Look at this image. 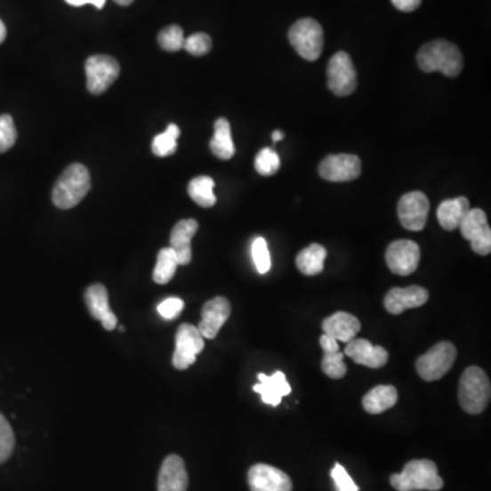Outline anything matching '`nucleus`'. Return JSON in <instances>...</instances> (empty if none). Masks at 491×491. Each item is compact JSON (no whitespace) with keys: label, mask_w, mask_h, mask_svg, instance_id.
<instances>
[{"label":"nucleus","mask_w":491,"mask_h":491,"mask_svg":"<svg viewBox=\"0 0 491 491\" xmlns=\"http://www.w3.org/2000/svg\"><path fill=\"white\" fill-rule=\"evenodd\" d=\"M201 316V322L197 327L201 332L202 337L209 340L216 339L222 325L231 316V303L224 296H217L204 304Z\"/></svg>","instance_id":"obj_14"},{"label":"nucleus","mask_w":491,"mask_h":491,"mask_svg":"<svg viewBox=\"0 0 491 491\" xmlns=\"http://www.w3.org/2000/svg\"><path fill=\"white\" fill-rule=\"evenodd\" d=\"M14 445V431L7 419L0 414V464H4L12 456Z\"/></svg>","instance_id":"obj_34"},{"label":"nucleus","mask_w":491,"mask_h":491,"mask_svg":"<svg viewBox=\"0 0 491 491\" xmlns=\"http://www.w3.org/2000/svg\"><path fill=\"white\" fill-rule=\"evenodd\" d=\"M331 477L336 485L337 491H359L352 478L348 475L347 470L342 464L336 463L332 468Z\"/></svg>","instance_id":"obj_37"},{"label":"nucleus","mask_w":491,"mask_h":491,"mask_svg":"<svg viewBox=\"0 0 491 491\" xmlns=\"http://www.w3.org/2000/svg\"><path fill=\"white\" fill-rule=\"evenodd\" d=\"M283 138H284V133L281 132V130H276V132H273V134H272L273 142H278V141L283 140Z\"/></svg>","instance_id":"obj_42"},{"label":"nucleus","mask_w":491,"mask_h":491,"mask_svg":"<svg viewBox=\"0 0 491 491\" xmlns=\"http://www.w3.org/2000/svg\"><path fill=\"white\" fill-rule=\"evenodd\" d=\"M457 350L452 342H441L430 348L416 360V372L427 382L441 380L450 372L456 360Z\"/></svg>","instance_id":"obj_6"},{"label":"nucleus","mask_w":491,"mask_h":491,"mask_svg":"<svg viewBox=\"0 0 491 491\" xmlns=\"http://www.w3.org/2000/svg\"><path fill=\"white\" fill-rule=\"evenodd\" d=\"M17 130L10 115H0V153L7 152L14 147Z\"/></svg>","instance_id":"obj_35"},{"label":"nucleus","mask_w":491,"mask_h":491,"mask_svg":"<svg viewBox=\"0 0 491 491\" xmlns=\"http://www.w3.org/2000/svg\"><path fill=\"white\" fill-rule=\"evenodd\" d=\"M385 260L389 270L395 275H413L421 262V247L413 240H395L386 249Z\"/></svg>","instance_id":"obj_11"},{"label":"nucleus","mask_w":491,"mask_h":491,"mask_svg":"<svg viewBox=\"0 0 491 491\" xmlns=\"http://www.w3.org/2000/svg\"><path fill=\"white\" fill-rule=\"evenodd\" d=\"M7 30L4 27V20H0V44L6 40Z\"/></svg>","instance_id":"obj_41"},{"label":"nucleus","mask_w":491,"mask_h":491,"mask_svg":"<svg viewBox=\"0 0 491 491\" xmlns=\"http://www.w3.org/2000/svg\"><path fill=\"white\" fill-rule=\"evenodd\" d=\"M491 385L487 374L478 366H471L463 373L459 383V403L463 411L478 415L487 408Z\"/></svg>","instance_id":"obj_3"},{"label":"nucleus","mask_w":491,"mask_h":491,"mask_svg":"<svg viewBox=\"0 0 491 491\" xmlns=\"http://www.w3.org/2000/svg\"><path fill=\"white\" fill-rule=\"evenodd\" d=\"M360 322L357 317L344 311L332 314L322 321V331L327 336L334 337L337 342H347L355 339L360 332Z\"/></svg>","instance_id":"obj_21"},{"label":"nucleus","mask_w":491,"mask_h":491,"mask_svg":"<svg viewBox=\"0 0 491 491\" xmlns=\"http://www.w3.org/2000/svg\"><path fill=\"white\" fill-rule=\"evenodd\" d=\"M326 249L318 243L307 246L296 257V266L301 273L306 276H317L324 270L325 260H326Z\"/></svg>","instance_id":"obj_27"},{"label":"nucleus","mask_w":491,"mask_h":491,"mask_svg":"<svg viewBox=\"0 0 491 491\" xmlns=\"http://www.w3.org/2000/svg\"><path fill=\"white\" fill-rule=\"evenodd\" d=\"M319 176L329 181H351L359 178L362 173L360 158L355 155H331L319 164Z\"/></svg>","instance_id":"obj_13"},{"label":"nucleus","mask_w":491,"mask_h":491,"mask_svg":"<svg viewBox=\"0 0 491 491\" xmlns=\"http://www.w3.org/2000/svg\"><path fill=\"white\" fill-rule=\"evenodd\" d=\"M247 479L252 491H293L291 478L272 465H253Z\"/></svg>","instance_id":"obj_15"},{"label":"nucleus","mask_w":491,"mask_h":491,"mask_svg":"<svg viewBox=\"0 0 491 491\" xmlns=\"http://www.w3.org/2000/svg\"><path fill=\"white\" fill-rule=\"evenodd\" d=\"M86 88L94 96L104 93L117 81L120 66L109 55H94L86 60Z\"/></svg>","instance_id":"obj_8"},{"label":"nucleus","mask_w":491,"mask_h":491,"mask_svg":"<svg viewBox=\"0 0 491 491\" xmlns=\"http://www.w3.org/2000/svg\"><path fill=\"white\" fill-rule=\"evenodd\" d=\"M205 342L198 327L191 324H181L175 339V352L173 365L178 370H186L196 363L197 357L204 351Z\"/></svg>","instance_id":"obj_9"},{"label":"nucleus","mask_w":491,"mask_h":491,"mask_svg":"<svg viewBox=\"0 0 491 491\" xmlns=\"http://www.w3.org/2000/svg\"><path fill=\"white\" fill-rule=\"evenodd\" d=\"M429 301V291L423 286H411L408 288H392L383 299L386 311L398 316L409 309L423 306Z\"/></svg>","instance_id":"obj_16"},{"label":"nucleus","mask_w":491,"mask_h":491,"mask_svg":"<svg viewBox=\"0 0 491 491\" xmlns=\"http://www.w3.org/2000/svg\"><path fill=\"white\" fill-rule=\"evenodd\" d=\"M419 68L424 73H439L454 78L463 70V55L459 47L447 40L430 41L416 55Z\"/></svg>","instance_id":"obj_1"},{"label":"nucleus","mask_w":491,"mask_h":491,"mask_svg":"<svg viewBox=\"0 0 491 491\" xmlns=\"http://www.w3.org/2000/svg\"><path fill=\"white\" fill-rule=\"evenodd\" d=\"M429 211V198L421 191L404 194L398 204V220L409 231H422L426 227Z\"/></svg>","instance_id":"obj_12"},{"label":"nucleus","mask_w":491,"mask_h":491,"mask_svg":"<svg viewBox=\"0 0 491 491\" xmlns=\"http://www.w3.org/2000/svg\"><path fill=\"white\" fill-rule=\"evenodd\" d=\"M390 485L398 491H439L444 487V479L431 460H413L406 463L403 472L390 477Z\"/></svg>","instance_id":"obj_4"},{"label":"nucleus","mask_w":491,"mask_h":491,"mask_svg":"<svg viewBox=\"0 0 491 491\" xmlns=\"http://www.w3.org/2000/svg\"><path fill=\"white\" fill-rule=\"evenodd\" d=\"M85 303L93 318L99 319L107 331L115 329L117 324V316L109 309V291L102 284H93L85 291Z\"/></svg>","instance_id":"obj_18"},{"label":"nucleus","mask_w":491,"mask_h":491,"mask_svg":"<svg viewBox=\"0 0 491 491\" xmlns=\"http://www.w3.org/2000/svg\"><path fill=\"white\" fill-rule=\"evenodd\" d=\"M158 44L168 52H178V51L183 50V29L178 25H173V27L161 30L158 35Z\"/></svg>","instance_id":"obj_32"},{"label":"nucleus","mask_w":491,"mask_h":491,"mask_svg":"<svg viewBox=\"0 0 491 491\" xmlns=\"http://www.w3.org/2000/svg\"><path fill=\"white\" fill-rule=\"evenodd\" d=\"M344 354L358 365L370 368H380L388 363L389 354L381 345H373L366 339H354L347 342Z\"/></svg>","instance_id":"obj_19"},{"label":"nucleus","mask_w":491,"mask_h":491,"mask_svg":"<svg viewBox=\"0 0 491 491\" xmlns=\"http://www.w3.org/2000/svg\"><path fill=\"white\" fill-rule=\"evenodd\" d=\"M291 45L299 56L314 61L321 56L324 48V30L313 18L296 20L288 32Z\"/></svg>","instance_id":"obj_5"},{"label":"nucleus","mask_w":491,"mask_h":491,"mask_svg":"<svg viewBox=\"0 0 491 491\" xmlns=\"http://www.w3.org/2000/svg\"><path fill=\"white\" fill-rule=\"evenodd\" d=\"M178 258L171 247L161 249L157 255L155 270H153V280L157 284H167L173 280L178 270Z\"/></svg>","instance_id":"obj_29"},{"label":"nucleus","mask_w":491,"mask_h":491,"mask_svg":"<svg viewBox=\"0 0 491 491\" xmlns=\"http://www.w3.org/2000/svg\"><path fill=\"white\" fill-rule=\"evenodd\" d=\"M198 231V222L193 219L181 220L171 232V249L178 258L179 265H189L193 258L191 239Z\"/></svg>","instance_id":"obj_20"},{"label":"nucleus","mask_w":491,"mask_h":491,"mask_svg":"<svg viewBox=\"0 0 491 491\" xmlns=\"http://www.w3.org/2000/svg\"><path fill=\"white\" fill-rule=\"evenodd\" d=\"M393 6L403 12H415L422 4V0H392Z\"/></svg>","instance_id":"obj_39"},{"label":"nucleus","mask_w":491,"mask_h":491,"mask_svg":"<svg viewBox=\"0 0 491 491\" xmlns=\"http://www.w3.org/2000/svg\"><path fill=\"white\" fill-rule=\"evenodd\" d=\"M319 345L324 351L321 362L322 372L334 380L344 377L347 374V366L344 363V354L340 352L339 342L324 334L319 337Z\"/></svg>","instance_id":"obj_23"},{"label":"nucleus","mask_w":491,"mask_h":491,"mask_svg":"<svg viewBox=\"0 0 491 491\" xmlns=\"http://www.w3.org/2000/svg\"><path fill=\"white\" fill-rule=\"evenodd\" d=\"M189 475L183 459L170 455L164 459L158 474V491H188Z\"/></svg>","instance_id":"obj_17"},{"label":"nucleus","mask_w":491,"mask_h":491,"mask_svg":"<svg viewBox=\"0 0 491 491\" xmlns=\"http://www.w3.org/2000/svg\"><path fill=\"white\" fill-rule=\"evenodd\" d=\"M213 189L214 181L211 176H197L189 183V196L202 208H212L217 201Z\"/></svg>","instance_id":"obj_28"},{"label":"nucleus","mask_w":491,"mask_h":491,"mask_svg":"<svg viewBox=\"0 0 491 491\" xmlns=\"http://www.w3.org/2000/svg\"><path fill=\"white\" fill-rule=\"evenodd\" d=\"M107 0H66V4L74 7L85 6V4H93L96 9L101 10L106 4Z\"/></svg>","instance_id":"obj_40"},{"label":"nucleus","mask_w":491,"mask_h":491,"mask_svg":"<svg viewBox=\"0 0 491 491\" xmlns=\"http://www.w3.org/2000/svg\"><path fill=\"white\" fill-rule=\"evenodd\" d=\"M91 173L85 165L71 164L63 171L52 190V201L59 209H71L91 190Z\"/></svg>","instance_id":"obj_2"},{"label":"nucleus","mask_w":491,"mask_h":491,"mask_svg":"<svg viewBox=\"0 0 491 491\" xmlns=\"http://www.w3.org/2000/svg\"><path fill=\"white\" fill-rule=\"evenodd\" d=\"M211 150L216 157L221 158V160H229L235 155L231 126L225 117H219L214 123V135L211 141Z\"/></svg>","instance_id":"obj_26"},{"label":"nucleus","mask_w":491,"mask_h":491,"mask_svg":"<svg viewBox=\"0 0 491 491\" xmlns=\"http://www.w3.org/2000/svg\"><path fill=\"white\" fill-rule=\"evenodd\" d=\"M181 129L176 125H170L163 134L155 137L152 142V152L157 157H167L173 155L178 148V138Z\"/></svg>","instance_id":"obj_30"},{"label":"nucleus","mask_w":491,"mask_h":491,"mask_svg":"<svg viewBox=\"0 0 491 491\" xmlns=\"http://www.w3.org/2000/svg\"><path fill=\"white\" fill-rule=\"evenodd\" d=\"M327 88L336 96L345 97L357 89V70L351 56L344 51L334 53L327 61Z\"/></svg>","instance_id":"obj_7"},{"label":"nucleus","mask_w":491,"mask_h":491,"mask_svg":"<svg viewBox=\"0 0 491 491\" xmlns=\"http://www.w3.org/2000/svg\"><path fill=\"white\" fill-rule=\"evenodd\" d=\"M114 2L119 4V6H130L134 0H114Z\"/></svg>","instance_id":"obj_43"},{"label":"nucleus","mask_w":491,"mask_h":491,"mask_svg":"<svg viewBox=\"0 0 491 491\" xmlns=\"http://www.w3.org/2000/svg\"><path fill=\"white\" fill-rule=\"evenodd\" d=\"M252 255L255 270H258V273L265 275V273L270 272L272 262H270V249H268V243H266L263 237H257L253 242Z\"/></svg>","instance_id":"obj_33"},{"label":"nucleus","mask_w":491,"mask_h":491,"mask_svg":"<svg viewBox=\"0 0 491 491\" xmlns=\"http://www.w3.org/2000/svg\"><path fill=\"white\" fill-rule=\"evenodd\" d=\"M260 383L253 386L254 392L260 393L263 403L270 404L272 406H278L281 403L284 396L291 393L290 383L286 381V374L283 372H276L273 375L258 374Z\"/></svg>","instance_id":"obj_22"},{"label":"nucleus","mask_w":491,"mask_h":491,"mask_svg":"<svg viewBox=\"0 0 491 491\" xmlns=\"http://www.w3.org/2000/svg\"><path fill=\"white\" fill-rule=\"evenodd\" d=\"M183 48L194 56L206 55L212 50V38L206 33H194L184 38Z\"/></svg>","instance_id":"obj_36"},{"label":"nucleus","mask_w":491,"mask_h":491,"mask_svg":"<svg viewBox=\"0 0 491 491\" xmlns=\"http://www.w3.org/2000/svg\"><path fill=\"white\" fill-rule=\"evenodd\" d=\"M460 232L471 243V249L477 254L488 255L491 253V229L487 217L482 209L471 208L460 224Z\"/></svg>","instance_id":"obj_10"},{"label":"nucleus","mask_w":491,"mask_h":491,"mask_svg":"<svg viewBox=\"0 0 491 491\" xmlns=\"http://www.w3.org/2000/svg\"><path fill=\"white\" fill-rule=\"evenodd\" d=\"M470 209V201L465 197L447 199L439 204V209H437V219H439L442 229L447 231H455L459 229Z\"/></svg>","instance_id":"obj_24"},{"label":"nucleus","mask_w":491,"mask_h":491,"mask_svg":"<svg viewBox=\"0 0 491 491\" xmlns=\"http://www.w3.org/2000/svg\"><path fill=\"white\" fill-rule=\"evenodd\" d=\"M280 156L272 148H263L255 156L254 167L262 176H272L280 170Z\"/></svg>","instance_id":"obj_31"},{"label":"nucleus","mask_w":491,"mask_h":491,"mask_svg":"<svg viewBox=\"0 0 491 491\" xmlns=\"http://www.w3.org/2000/svg\"><path fill=\"white\" fill-rule=\"evenodd\" d=\"M398 389L392 385H378L373 388L370 392L363 396V408L366 413L372 415L388 411L398 403Z\"/></svg>","instance_id":"obj_25"},{"label":"nucleus","mask_w":491,"mask_h":491,"mask_svg":"<svg viewBox=\"0 0 491 491\" xmlns=\"http://www.w3.org/2000/svg\"><path fill=\"white\" fill-rule=\"evenodd\" d=\"M183 307L184 303L181 299L168 298L158 304L157 311L164 319H173L181 313Z\"/></svg>","instance_id":"obj_38"}]
</instances>
